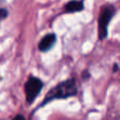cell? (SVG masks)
<instances>
[{
  "label": "cell",
  "mask_w": 120,
  "mask_h": 120,
  "mask_svg": "<svg viewBox=\"0 0 120 120\" xmlns=\"http://www.w3.org/2000/svg\"><path fill=\"white\" fill-rule=\"evenodd\" d=\"M77 94V85L75 79H68L66 81H62L56 86H54L44 98L41 106L45 103L51 102L55 99H66V98L73 97Z\"/></svg>",
  "instance_id": "obj_1"
},
{
  "label": "cell",
  "mask_w": 120,
  "mask_h": 120,
  "mask_svg": "<svg viewBox=\"0 0 120 120\" xmlns=\"http://www.w3.org/2000/svg\"><path fill=\"white\" fill-rule=\"evenodd\" d=\"M115 15V8L112 4L104 5L101 8L99 18H98V37L100 40H103L108 36V27L112 18Z\"/></svg>",
  "instance_id": "obj_2"
},
{
  "label": "cell",
  "mask_w": 120,
  "mask_h": 120,
  "mask_svg": "<svg viewBox=\"0 0 120 120\" xmlns=\"http://www.w3.org/2000/svg\"><path fill=\"white\" fill-rule=\"evenodd\" d=\"M42 87H43V82L37 77H30L27 79L26 83L24 85V91H25V97H26V101L29 103L35 101L37 96L40 94Z\"/></svg>",
  "instance_id": "obj_3"
},
{
  "label": "cell",
  "mask_w": 120,
  "mask_h": 120,
  "mask_svg": "<svg viewBox=\"0 0 120 120\" xmlns=\"http://www.w3.org/2000/svg\"><path fill=\"white\" fill-rule=\"evenodd\" d=\"M56 35L55 34H48L41 39V41L39 42V50L41 52H48L49 50L53 48V45L56 42Z\"/></svg>",
  "instance_id": "obj_4"
},
{
  "label": "cell",
  "mask_w": 120,
  "mask_h": 120,
  "mask_svg": "<svg viewBox=\"0 0 120 120\" xmlns=\"http://www.w3.org/2000/svg\"><path fill=\"white\" fill-rule=\"evenodd\" d=\"M84 5H83L82 1H76V0H72V1L68 2L64 6L65 12L68 13H76V12H80L83 10Z\"/></svg>",
  "instance_id": "obj_5"
},
{
  "label": "cell",
  "mask_w": 120,
  "mask_h": 120,
  "mask_svg": "<svg viewBox=\"0 0 120 120\" xmlns=\"http://www.w3.org/2000/svg\"><path fill=\"white\" fill-rule=\"evenodd\" d=\"M6 16H8V11L4 10V8H1V10H0V20L5 18Z\"/></svg>",
  "instance_id": "obj_6"
},
{
  "label": "cell",
  "mask_w": 120,
  "mask_h": 120,
  "mask_svg": "<svg viewBox=\"0 0 120 120\" xmlns=\"http://www.w3.org/2000/svg\"><path fill=\"white\" fill-rule=\"evenodd\" d=\"M13 120H25V118L22 116V115H17V116L15 117Z\"/></svg>",
  "instance_id": "obj_7"
},
{
  "label": "cell",
  "mask_w": 120,
  "mask_h": 120,
  "mask_svg": "<svg viewBox=\"0 0 120 120\" xmlns=\"http://www.w3.org/2000/svg\"><path fill=\"white\" fill-rule=\"evenodd\" d=\"M117 70H118V65H117V64H115L114 68H113V71H114V72H116Z\"/></svg>",
  "instance_id": "obj_8"
}]
</instances>
